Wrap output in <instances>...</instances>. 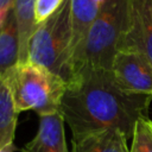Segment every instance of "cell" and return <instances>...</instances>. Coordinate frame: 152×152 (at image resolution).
Returning <instances> with one entry per match:
<instances>
[{
    "mask_svg": "<svg viewBox=\"0 0 152 152\" xmlns=\"http://www.w3.org/2000/svg\"><path fill=\"white\" fill-rule=\"evenodd\" d=\"M151 95L131 94L110 70L82 68L66 83L61 114L76 140L88 133L116 128L132 138L135 122L148 116Z\"/></svg>",
    "mask_w": 152,
    "mask_h": 152,
    "instance_id": "cell-1",
    "label": "cell"
},
{
    "mask_svg": "<svg viewBox=\"0 0 152 152\" xmlns=\"http://www.w3.org/2000/svg\"><path fill=\"white\" fill-rule=\"evenodd\" d=\"M18 113L33 110L39 116L57 113L66 82L49 69L31 63H18L5 77Z\"/></svg>",
    "mask_w": 152,
    "mask_h": 152,
    "instance_id": "cell-2",
    "label": "cell"
},
{
    "mask_svg": "<svg viewBox=\"0 0 152 152\" xmlns=\"http://www.w3.org/2000/svg\"><path fill=\"white\" fill-rule=\"evenodd\" d=\"M71 0H64L36 27L28 40L27 62L49 69L68 83L71 78Z\"/></svg>",
    "mask_w": 152,
    "mask_h": 152,
    "instance_id": "cell-3",
    "label": "cell"
},
{
    "mask_svg": "<svg viewBox=\"0 0 152 152\" xmlns=\"http://www.w3.org/2000/svg\"><path fill=\"white\" fill-rule=\"evenodd\" d=\"M127 21L128 0H106L87 34L78 71L82 68L110 70Z\"/></svg>",
    "mask_w": 152,
    "mask_h": 152,
    "instance_id": "cell-4",
    "label": "cell"
},
{
    "mask_svg": "<svg viewBox=\"0 0 152 152\" xmlns=\"http://www.w3.org/2000/svg\"><path fill=\"white\" fill-rule=\"evenodd\" d=\"M110 72L122 90L152 96V63L144 55L119 50L113 59Z\"/></svg>",
    "mask_w": 152,
    "mask_h": 152,
    "instance_id": "cell-5",
    "label": "cell"
},
{
    "mask_svg": "<svg viewBox=\"0 0 152 152\" xmlns=\"http://www.w3.org/2000/svg\"><path fill=\"white\" fill-rule=\"evenodd\" d=\"M120 50L137 51L152 63V0H128V21Z\"/></svg>",
    "mask_w": 152,
    "mask_h": 152,
    "instance_id": "cell-6",
    "label": "cell"
},
{
    "mask_svg": "<svg viewBox=\"0 0 152 152\" xmlns=\"http://www.w3.org/2000/svg\"><path fill=\"white\" fill-rule=\"evenodd\" d=\"M64 119L61 112L40 115L36 135L23 146L21 152H69Z\"/></svg>",
    "mask_w": 152,
    "mask_h": 152,
    "instance_id": "cell-7",
    "label": "cell"
},
{
    "mask_svg": "<svg viewBox=\"0 0 152 152\" xmlns=\"http://www.w3.org/2000/svg\"><path fill=\"white\" fill-rule=\"evenodd\" d=\"M127 139L116 128L96 131L72 140L71 152H129Z\"/></svg>",
    "mask_w": 152,
    "mask_h": 152,
    "instance_id": "cell-8",
    "label": "cell"
},
{
    "mask_svg": "<svg viewBox=\"0 0 152 152\" xmlns=\"http://www.w3.org/2000/svg\"><path fill=\"white\" fill-rule=\"evenodd\" d=\"M20 56V39L13 7L0 27V78L5 77L18 63Z\"/></svg>",
    "mask_w": 152,
    "mask_h": 152,
    "instance_id": "cell-9",
    "label": "cell"
},
{
    "mask_svg": "<svg viewBox=\"0 0 152 152\" xmlns=\"http://www.w3.org/2000/svg\"><path fill=\"white\" fill-rule=\"evenodd\" d=\"M36 1L37 0H14L13 4V11L15 14L18 31H19V39H20L19 63L27 62L28 40L33 34L36 27L38 26L34 17Z\"/></svg>",
    "mask_w": 152,
    "mask_h": 152,
    "instance_id": "cell-10",
    "label": "cell"
},
{
    "mask_svg": "<svg viewBox=\"0 0 152 152\" xmlns=\"http://www.w3.org/2000/svg\"><path fill=\"white\" fill-rule=\"evenodd\" d=\"M18 114L8 86L4 78H0V147L14 141Z\"/></svg>",
    "mask_w": 152,
    "mask_h": 152,
    "instance_id": "cell-11",
    "label": "cell"
},
{
    "mask_svg": "<svg viewBox=\"0 0 152 152\" xmlns=\"http://www.w3.org/2000/svg\"><path fill=\"white\" fill-rule=\"evenodd\" d=\"M129 152H152V120L148 116L135 122Z\"/></svg>",
    "mask_w": 152,
    "mask_h": 152,
    "instance_id": "cell-12",
    "label": "cell"
},
{
    "mask_svg": "<svg viewBox=\"0 0 152 152\" xmlns=\"http://www.w3.org/2000/svg\"><path fill=\"white\" fill-rule=\"evenodd\" d=\"M63 1L64 0H37L36 1V11H34L37 25L43 23L53 12H56Z\"/></svg>",
    "mask_w": 152,
    "mask_h": 152,
    "instance_id": "cell-13",
    "label": "cell"
},
{
    "mask_svg": "<svg viewBox=\"0 0 152 152\" xmlns=\"http://www.w3.org/2000/svg\"><path fill=\"white\" fill-rule=\"evenodd\" d=\"M14 0H0V10H10L13 7Z\"/></svg>",
    "mask_w": 152,
    "mask_h": 152,
    "instance_id": "cell-14",
    "label": "cell"
},
{
    "mask_svg": "<svg viewBox=\"0 0 152 152\" xmlns=\"http://www.w3.org/2000/svg\"><path fill=\"white\" fill-rule=\"evenodd\" d=\"M14 150H15L14 141H11V142L4 145L2 147H0V152H14Z\"/></svg>",
    "mask_w": 152,
    "mask_h": 152,
    "instance_id": "cell-15",
    "label": "cell"
},
{
    "mask_svg": "<svg viewBox=\"0 0 152 152\" xmlns=\"http://www.w3.org/2000/svg\"><path fill=\"white\" fill-rule=\"evenodd\" d=\"M11 10V8H10ZM10 10H0V27L2 26V24L5 23L6 18H7V14L10 12Z\"/></svg>",
    "mask_w": 152,
    "mask_h": 152,
    "instance_id": "cell-16",
    "label": "cell"
}]
</instances>
